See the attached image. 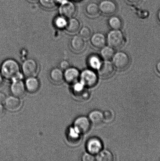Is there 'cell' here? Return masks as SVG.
<instances>
[{"label": "cell", "mask_w": 160, "mask_h": 161, "mask_svg": "<svg viewBox=\"0 0 160 161\" xmlns=\"http://www.w3.org/2000/svg\"><path fill=\"white\" fill-rule=\"evenodd\" d=\"M4 113V108L2 103H0V117L3 116Z\"/></svg>", "instance_id": "obj_35"}, {"label": "cell", "mask_w": 160, "mask_h": 161, "mask_svg": "<svg viewBox=\"0 0 160 161\" xmlns=\"http://www.w3.org/2000/svg\"><path fill=\"white\" fill-rule=\"evenodd\" d=\"M157 18L158 20H159V22L160 23V9L159 10V12H158V13Z\"/></svg>", "instance_id": "obj_39"}, {"label": "cell", "mask_w": 160, "mask_h": 161, "mask_svg": "<svg viewBox=\"0 0 160 161\" xmlns=\"http://www.w3.org/2000/svg\"><path fill=\"white\" fill-rule=\"evenodd\" d=\"M19 98L14 96L7 97L4 103L6 109L11 112L18 111L22 105L21 101Z\"/></svg>", "instance_id": "obj_12"}, {"label": "cell", "mask_w": 160, "mask_h": 161, "mask_svg": "<svg viewBox=\"0 0 160 161\" xmlns=\"http://www.w3.org/2000/svg\"><path fill=\"white\" fill-rule=\"evenodd\" d=\"M76 7L71 2L67 1L61 4L59 13L61 16L66 19L73 17L76 13Z\"/></svg>", "instance_id": "obj_7"}, {"label": "cell", "mask_w": 160, "mask_h": 161, "mask_svg": "<svg viewBox=\"0 0 160 161\" xmlns=\"http://www.w3.org/2000/svg\"><path fill=\"white\" fill-rule=\"evenodd\" d=\"M90 41L91 44L94 48L101 49L106 46V39L102 33L97 32L92 35Z\"/></svg>", "instance_id": "obj_15"}, {"label": "cell", "mask_w": 160, "mask_h": 161, "mask_svg": "<svg viewBox=\"0 0 160 161\" xmlns=\"http://www.w3.org/2000/svg\"><path fill=\"white\" fill-rule=\"evenodd\" d=\"M115 53L114 48L112 47L107 46H105L104 47L101 48L100 51V54L101 58L104 60L109 61L110 60L112 59Z\"/></svg>", "instance_id": "obj_24"}, {"label": "cell", "mask_w": 160, "mask_h": 161, "mask_svg": "<svg viewBox=\"0 0 160 161\" xmlns=\"http://www.w3.org/2000/svg\"><path fill=\"white\" fill-rule=\"evenodd\" d=\"M108 45L114 49L121 48L125 43V37L120 30H112L109 31L106 38Z\"/></svg>", "instance_id": "obj_2"}, {"label": "cell", "mask_w": 160, "mask_h": 161, "mask_svg": "<svg viewBox=\"0 0 160 161\" xmlns=\"http://www.w3.org/2000/svg\"><path fill=\"white\" fill-rule=\"evenodd\" d=\"M156 69L157 72L160 74V61L156 64Z\"/></svg>", "instance_id": "obj_36"}, {"label": "cell", "mask_w": 160, "mask_h": 161, "mask_svg": "<svg viewBox=\"0 0 160 161\" xmlns=\"http://www.w3.org/2000/svg\"><path fill=\"white\" fill-rule=\"evenodd\" d=\"M85 12L88 15L91 17L97 16L100 13L99 5L95 3H90L87 5L85 7Z\"/></svg>", "instance_id": "obj_22"}, {"label": "cell", "mask_w": 160, "mask_h": 161, "mask_svg": "<svg viewBox=\"0 0 160 161\" xmlns=\"http://www.w3.org/2000/svg\"><path fill=\"white\" fill-rule=\"evenodd\" d=\"M80 26L79 20L78 19L72 17L67 20L65 29L68 33L74 34L80 31Z\"/></svg>", "instance_id": "obj_18"}, {"label": "cell", "mask_w": 160, "mask_h": 161, "mask_svg": "<svg viewBox=\"0 0 160 161\" xmlns=\"http://www.w3.org/2000/svg\"><path fill=\"white\" fill-rule=\"evenodd\" d=\"M7 98L6 95L4 92H0V103H4Z\"/></svg>", "instance_id": "obj_33"}, {"label": "cell", "mask_w": 160, "mask_h": 161, "mask_svg": "<svg viewBox=\"0 0 160 161\" xmlns=\"http://www.w3.org/2000/svg\"><path fill=\"white\" fill-rule=\"evenodd\" d=\"M80 36L84 39H88L91 36V31L87 26H84L80 31Z\"/></svg>", "instance_id": "obj_29"}, {"label": "cell", "mask_w": 160, "mask_h": 161, "mask_svg": "<svg viewBox=\"0 0 160 161\" xmlns=\"http://www.w3.org/2000/svg\"><path fill=\"white\" fill-rule=\"evenodd\" d=\"M99 6L100 12L106 15H113L117 10V5L112 0H103Z\"/></svg>", "instance_id": "obj_8"}, {"label": "cell", "mask_w": 160, "mask_h": 161, "mask_svg": "<svg viewBox=\"0 0 160 161\" xmlns=\"http://www.w3.org/2000/svg\"><path fill=\"white\" fill-rule=\"evenodd\" d=\"M73 127L80 134H85L90 130V121L85 116L79 117L75 120Z\"/></svg>", "instance_id": "obj_6"}, {"label": "cell", "mask_w": 160, "mask_h": 161, "mask_svg": "<svg viewBox=\"0 0 160 161\" xmlns=\"http://www.w3.org/2000/svg\"><path fill=\"white\" fill-rule=\"evenodd\" d=\"M95 159L97 161H112L114 160V156L111 151L104 150L97 154Z\"/></svg>", "instance_id": "obj_26"}, {"label": "cell", "mask_w": 160, "mask_h": 161, "mask_svg": "<svg viewBox=\"0 0 160 161\" xmlns=\"http://www.w3.org/2000/svg\"><path fill=\"white\" fill-rule=\"evenodd\" d=\"M1 72L3 78L9 80L21 79L18 63L12 59H6L2 64Z\"/></svg>", "instance_id": "obj_1"}, {"label": "cell", "mask_w": 160, "mask_h": 161, "mask_svg": "<svg viewBox=\"0 0 160 161\" xmlns=\"http://www.w3.org/2000/svg\"><path fill=\"white\" fill-rule=\"evenodd\" d=\"M82 160L83 161H94L95 160V159L93 154L88 153H85L83 155Z\"/></svg>", "instance_id": "obj_31"}, {"label": "cell", "mask_w": 160, "mask_h": 161, "mask_svg": "<svg viewBox=\"0 0 160 161\" xmlns=\"http://www.w3.org/2000/svg\"><path fill=\"white\" fill-rule=\"evenodd\" d=\"M59 65L61 69L65 70L70 67V63L66 60L61 61Z\"/></svg>", "instance_id": "obj_32"}, {"label": "cell", "mask_w": 160, "mask_h": 161, "mask_svg": "<svg viewBox=\"0 0 160 161\" xmlns=\"http://www.w3.org/2000/svg\"><path fill=\"white\" fill-rule=\"evenodd\" d=\"M29 1H32V2H35L39 1V0H29Z\"/></svg>", "instance_id": "obj_40"}, {"label": "cell", "mask_w": 160, "mask_h": 161, "mask_svg": "<svg viewBox=\"0 0 160 161\" xmlns=\"http://www.w3.org/2000/svg\"><path fill=\"white\" fill-rule=\"evenodd\" d=\"M141 1L142 0H126V1L130 4L134 5L138 4L140 3Z\"/></svg>", "instance_id": "obj_34"}, {"label": "cell", "mask_w": 160, "mask_h": 161, "mask_svg": "<svg viewBox=\"0 0 160 161\" xmlns=\"http://www.w3.org/2000/svg\"><path fill=\"white\" fill-rule=\"evenodd\" d=\"M80 83L86 87H93L96 85L98 81L97 75L93 70L85 69L80 74Z\"/></svg>", "instance_id": "obj_4"}, {"label": "cell", "mask_w": 160, "mask_h": 161, "mask_svg": "<svg viewBox=\"0 0 160 161\" xmlns=\"http://www.w3.org/2000/svg\"><path fill=\"white\" fill-rule=\"evenodd\" d=\"M108 24L112 30H120L123 26V23L120 17L113 15L108 20Z\"/></svg>", "instance_id": "obj_25"}, {"label": "cell", "mask_w": 160, "mask_h": 161, "mask_svg": "<svg viewBox=\"0 0 160 161\" xmlns=\"http://www.w3.org/2000/svg\"><path fill=\"white\" fill-rule=\"evenodd\" d=\"M86 87L80 83H75L73 87V92L75 96L79 99L86 100L90 97V93Z\"/></svg>", "instance_id": "obj_16"}, {"label": "cell", "mask_w": 160, "mask_h": 161, "mask_svg": "<svg viewBox=\"0 0 160 161\" xmlns=\"http://www.w3.org/2000/svg\"><path fill=\"white\" fill-rule=\"evenodd\" d=\"M75 1H81V0H75Z\"/></svg>", "instance_id": "obj_41"}, {"label": "cell", "mask_w": 160, "mask_h": 161, "mask_svg": "<svg viewBox=\"0 0 160 161\" xmlns=\"http://www.w3.org/2000/svg\"><path fill=\"white\" fill-rule=\"evenodd\" d=\"M89 119L92 124L98 125L103 121V113L100 110H93L89 113Z\"/></svg>", "instance_id": "obj_20"}, {"label": "cell", "mask_w": 160, "mask_h": 161, "mask_svg": "<svg viewBox=\"0 0 160 161\" xmlns=\"http://www.w3.org/2000/svg\"><path fill=\"white\" fill-rule=\"evenodd\" d=\"M102 61L101 58L96 55H92L89 57L87 60V63L91 68L94 70H98L101 66Z\"/></svg>", "instance_id": "obj_23"}, {"label": "cell", "mask_w": 160, "mask_h": 161, "mask_svg": "<svg viewBox=\"0 0 160 161\" xmlns=\"http://www.w3.org/2000/svg\"><path fill=\"white\" fill-rule=\"evenodd\" d=\"M3 81V77L2 75L0 72V86H1L2 85Z\"/></svg>", "instance_id": "obj_37"}, {"label": "cell", "mask_w": 160, "mask_h": 161, "mask_svg": "<svg viewBox=\"0 0 160 161\" xmlns=\"http://www.w3.org/2000/svg\"><path fill=\"white\" fill-rule=\"evenodd\" d=\"M98 70L100 76L103 78H108L113 75L114 67L112 63L109 61L105 60L102 61Z\"/></svg>", "instance_id": "obj_11"}, {"label": "cell", "mask_w": 160, "mask_h": 161, "mask_svg": "<svg viewBox=\"0 0 160 161\" xmlns=\"http://www.w3.org/2000/svg\"><path fill=\"white\" fill-rule=\"evenodd\" d=\"M49 77L52 81L54 83H60L64 80V73L60 68H54L50 71Z\"/></svg>", "instance_id": "obj_19"}, {"label": "cell", "mask_w": 160, "mask_h": 161, "mask_svg": "<svg viewBox=\"0 0 160 161\" xmlns=\"http://www.w3.org/2000/svg\"><path fill=\"white\" fill-rule=\"evenodd\" d=\"M25 87L28 92L34 93L37 92L40 88V82L35 77L27 78L25 83Z\"/></svg>", "instance_id": "obj_17"}, {"label": "cell", "mask_w": 160, "mask_h": 161, "mask_svg": "<svg viewBox=\"0 0 160 161\" xmlns=\"http://www.w3.org/2000/svg\"><path fill=\"white\" fill-rule=\"evenodd\" d=\"M81 134L77 131L74 127L70 128L69 129L67 138L69 142L71 143L72 145H76L78 144V142L81 139Z\"/></svg>", "instance_id": "obj_21"}, {"label": "cell", "mask_w": 160, "mask_h": 161, "mask_svg": "<svg viewBox=\"0 0 160 161\" xmlns=\"http://www.w3.org/2000/svg\"><path fill=\"white\" fill-rule=\"evenodd\" d=\"M70 46L74 51L80 53L83 51L85 48V41L80 35L74 36L70 40Z\"/></svg>", "instance_id": "obj_14"}, {"label": "cell", "mask_w": 160, "mask_h": 161, "mask_svg": "<svg viewBox=\"0 0 160 161\" xmlns=\"http://www.w3.org/2000/svg\"><path fill=\"white\" fill-rule=\"evenodd\" d=\"M40 5L48 10L54 9L59 4L58 0H39Z\"/></svg>", "instance_id": "obj_27"}, {"label": "cell", "mask_w": 160, "mask_h": 161, "mask_svg": "<svg viewBox=\"0 0 160 161\" xmlns=\"http://www.w3.org/2000/svg\"><path fill=\"white\" fill-rule=\"evenodd\" d=\"M39 69L37 61L31 58L26 59L22 64V72L23 75L27 78L35 77L38 73Z\"/></svg>", "instance_id": "obj_5"}, {"label": "cell", "mask_w": 160, "mask_h": 161, "mask_svg": "<svg viewBox=\"0 0 160 161\" xmlns=\"http://www.w3.org/2000/svg\"><path fill=\"white\" fill-rule=\"evenodd\" d=\"M79 71L74 67H70L65 70L64 73V80L69 84H74L80 78Z\"/></svg>", "instance_id": "obj_13"}, {"label": "cell", "mask_w": 160, "mask_h": 161, "mask_svg": "<svg viewBox=\"0 0 160 161\" xmlns=\"http://www.w3.org/2000/svg\"><path fill=\"white\" fill-rule=\"evenodd\" d=\"M68 1V0H58V2L59 3H60V4H62V3Z\"/></svg>", "instance_id": "obj_38"}, {"label": "cell", "mask_w": 160, "mask_h": 161, "mask_svg": "<svg viewBox=\"0 0 160 161\" xmlns=\"http://www.w3.org/2000/svg\"><path fill=\"white\" fill-rule=\"evenodd\" d=\"M103 121L106 123L111 122L114 118L113 113L110 110H106L103 113Z\"/></svg>", "instance_id": "obj_30"}, {"label": "cell", "mask_w": 160, "mask_h": 161, "mask_svg": "<svg viewBox=\"0 0 160 161\" xmlns=\"http://www.w3.org/2000/svg\"><path fill=\"white\" fill-rule=\"evenodd\" d=\"M88 153L93 155L98 153L103 149V144L101 140L97 137H92L88 140L86 143Z\"/></svg>", "instance_id": "obj_9"}, {"label": "cell", "mask_w": 160, "mask_h": 161, "mask_svg": "<svg viewBox=\"0 0 160 161\" xmlns=\"http://www.w3.org/2000/svg\"><path fill=\"white\" fill-rule=\"evenodd\" d=\"M67 21L66 19L60 15L54 19V26L58 29H65Z\"/></svg>", "instance_id": "obj_28"}, {"label": "cell", "mask_w": 160, "mask_h": 161, "mask_svg": "<svg viewBox=\"0 0 160 161\" xmlns=\"http://www.w3.org/2000/svg\"><path fill=\"white\" fill-rule=\"evenodd\" d=\"M112 59L114 67L119 70H124L128 68L131 63L129 56L124 52L115 53Z\"/></svg>", "instance_id": "obj_3"}, {"label": "cell", "mask_w": 160, "mask_h": 161, "mask_svg": "<svg viewBox=\"0 0 160 161\" xmlns=\"http://www.w3.org/2000/svg\"><path fill=\"white\" fill-rule=\"evenodd\" d=\"M25 84L21 79H16L12 80L10 90L13 95L19 98L23 97L26 92Z\"/></svg>", "instance_id": "obj_10"}]
</instances>
